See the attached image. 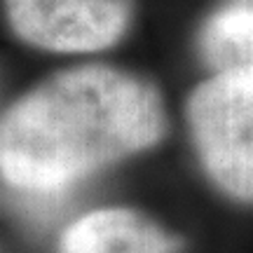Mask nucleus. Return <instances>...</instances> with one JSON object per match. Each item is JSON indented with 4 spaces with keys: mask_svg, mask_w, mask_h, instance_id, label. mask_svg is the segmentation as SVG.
Here are the masks:
<instances>
[{
    "mask_svg": "<svg viewBox=\"0 0 253 253\" xmlns=\"http://www.w3.org/2000/svg\"><path fill=\"white\" fill-rule=\"evenodd\" d=\"M188 126L209 178L253 204V66L202 82L188 101Z\"/></svg>",
    "mask_w": 253,
    "mask_h": 253,
    "instance_id": "2",
    "label": "nucleus"
},
{
    "mask_svg": "<svg viewBox=\"0 0 253 253\" xmlns=\"http://www.w3.org/2000/svg\"><path fill=\"white\" fill-rule=\"evenodd\" d=\"M199 52L216 73L253 66V0H220L199 31Z\"/></svg>",
    "mask_w": 253,
    "mask_h": 253,
    "instance_id": "5",
    "label": "nucleus"
},
{
    "mask_svg": "<svg viewBox=\"0 0 253 253\" xmlns=\"http://www.w3.org/2000/svg\"><path fill=\"white\" fill-rule=\"evenodd\" d=\"M167 134L160 91L136 75L82 66L59 73L0 120V176L28 197H54Z\"/></svg>",
    "mask_w": 253,
    "mask_h": 253,
    "instance_id": "1",
    "label": "nucleus"
},
{
    "mask_svg": "<svg viewBox=\"0 0 253 253\" xmlns=\"http://www.w3.org/2000/svg\"><path fill=\"white\" fill-rule=\"evenodd\" d=\"M12 26L26 42L54 52H94L118 42L134 0H5Z\"/></svg>",
    "mask_w": 253,
    "mask_h": 253,
    "instance_id": "3",
    "label": "nucleus"
},
{
    "mask_svg": "<svg viewBox=\"0 0 253 253\" xmlns=\"http://www.w3.org/2000/svg\"><path fill=\"white\" fill-rule=\"evenodd\" d=\"M178 239L129 209H103L75 220L59 253H176Z\"/></svg>",
    "mask_w": 253,
    "mask_h": 253,
    "instance_id": "4",
    "label": "nucleus"
}]
</instances>
